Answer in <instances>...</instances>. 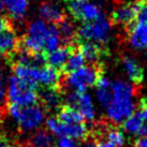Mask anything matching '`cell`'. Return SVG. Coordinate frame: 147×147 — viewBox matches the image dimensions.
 Returning a JSON list of instances; mask_svg holds the SVG:
<instances>
[{
  "mask_svg": "<svg viewBox=\"0 0 147 147\" xmlns=\"http://www.w3.org/2000/svg\"><path fill=\"white\" fill-rule=\"evenodd\" d=\"M102 75H104L103 65H86L75 72L62 75L60 87L62 92H65L67 88L85 92L86 88L97 85V82Z\"/></svg>",
  "mask_w": 147,
  "mask_h": 147,
  "instance_id": "cell-1",
  "label": "cell"
},
{
  "mask_svg": "<svg viewBox=\"0 0 147 147\" xmlns=\"http://www.w3.org/2000/svg\"><path fill=\"white\" fill-rule=\"evenodd\" d=\"M44 112L39 103L32 105L8 104V113L16 120L18 128L22 130H32L38 128L44 119Z\"/></svg>",
  "mask_w": 147,
  "mask_h": 147,
  "instance_id": "cell-2",
  "label": "cell"
},
{
  "mask_svg": "<svg viewBox=\"0 0 147 147\" xmlns=\"http://www.w3.org/2000/svg\"><path fill=\"white\" fill-rule=\"evenodd\" d=\"M49 26L41 20L29 23L27 26V33L20 38V45L31 53L45 52L44 44L49 33Z\"/></svg>",
  "mask_w": 147,
  "mask_h": 147,
  "instance_id": "cell-3",
  "label": "cell"
},
{
  "mask_svg": "<svg viewBox=\"0 0 147 147\" xmlns=\"http://www.w3.org/2000/svg\"><path fill=\"white\" fill-rule=\"evenodd\" d=\"M8 102L18 104V105H32L37 104L38 94L37 89L28 83L16 78L15 75L9 80L8 87Z\"/></svg>",
  "mask_w": 147,
  "mask_h": 147,
  "instance_id": "cell-4",
  "label": "cell"
},
{
  "mask_svg": "<svg viewBox=\"0 0 147 147\" xmlns=\"http://www.w3.org/2000/svg\"><path fill=\"white\" fill-rule=\"evenodd\" d=\"M111 23L105 17H102L94 23L83 24L78 29V42H98L105 44L109 41L111 31Z\"/></svg>",
  "mask_w": 147,
  "mask_h": 147,
  "instance_id": "cell-5",
  "label": "cell"
},
{
  "mask_svg": "<svg viewBox=\"0 0 147 147\" xmlns=\"http://www.w3.org/2000/svg\"><path fill=\"white\" fill-rule=\"evenodd\" d=\"M46 127L52 133L58 135L59 138H71V139L89 140V127L84 123L67 125L59 121L56 117H49L46 120Z\"/></svg>",
  "mask_w": 147,
  "mask_h": 147,
  "instance_id": "cell-6",
  "label": "cell"
},
{
  "mask_svg": "<svg viewBox=\"0 0 147 147\" xmlns=\"http://www.w3.org/2000/svg\"><path fill=\"white\" fill-rule=\"evenodd\" d=\"M68 9L72 16L84 24L96 22L104 17L102 11L97 3L89 0H71L68 2Z\"/></svg>",
  "mask_w": 147,
  "mask_h": 147,
  "instance_id": "cell-7",
  "label": "cell"
},
{
  "mask_svg": "<svg viewBox=\"0 0 147 147\" xmlns=\"http://www.w3.org/2000/svg\"><path fill=\"white\" fill-rule=\"evenodd\" d=\"M139 0H133L126 3H117V7L111 14L110 22L114 25H123V28L134 23L139 10Z\"/></svg>",
  "mask_w": 147,
  "mask_h": 147,
  "instance_id": "cell-8",
  "label": "cell"
},
{
  "mask_svg": "<svg viewBox=\"0 0 147 147\" xmlns=\"http://www.w3.org/2000/svg\"><path fill=\"white\" fill-rule=\"evenodd\" d=\"M78 49L89 65H103V61L110 58L109 49L94 42H80Z\"/></svg>",
  "mask_w": 147,
  "mask_h": 147,
  "instance_id": "cell-9",
  "label": "cell"
},
{
  "mask_svg": "<svg viewBox=\"0 0 147 147\" xmlns=\"http://www.w3.org/2000/svg\"><path fill=\"white\" fill-rule=\"evenodd\" d=\"M135 105L132 99H113V101L107 106L109 120L113 123H121L128 117L134 113Z\"/></svg>",
  "mask_w": 147,
  "mask_h": 147,
  "instance_id": "cell-10",
  "label": "cell"
},
{
  "mask_svg": "<svg viewBox=\"0 0 147 147\" xmlns=\"http://www.w3.org/2000/svg\"><path fill=\"white\" fill-rule=\"evenodd\" d=\"M38 102L45 112L56 110L62 105L63 92L60 89L52 87H40L37 89Z\"/></svg>",
  "mask_w": 147,
  "mask_h": 147,
  "instance_id": "cell-11",
  "label": "cell"
},
{
  "mask_svg": "<svg viewBox=\"0 0 147 147\" xmlns=\"http://www.w3.org/2000/svg\"><path fill=\"white\" fill-rule=\"evenodd\" d=\"M127 40L135 49H144L147 47V25L142 23H132L125 27Z\"/></svg>",
  "mask_w": 147,
  "mask_h": 147,
  "instance_id": "cell-12",
  "label": "cell"
},
{
  "mask_svg": "<svg viewBox=\"0 0 147 147\" xmlns=\"http://www.w3.org/2000/svg\"><path fill=\"white\" fill-rule=\"evenodd\" d=\"M39 14L44 21L54 25H57L67 17L61 7H59L56 2H53L51 0H44L40 4Z\"/></svg>",
  "mask_w": 147,
  "mask_h": 147,
  "instance_id": "cell-13",
  "label": "cell"
},
{
  "mask_svg": "<svg viewBox=\"0 0 147 147\" xmlns=\"http://www.w3.org/2000/svg\"><path fill=\"white\" fill-rule=\"evenodd\" d=\"M55 26L63 46H78L75 45L78 43V28L68 17Z\"/></svg>",
  "mask_w": 147,
  "mask_h": 147,
  "instance_id": "cell-14",
  "label": "cell"
},
{
  "mask_svg": "<svg viewBox=\"0 0 147 147\" xmlns=\"http://www.w3.org/2000/svg\"><path fill=\"white\" fill-rule=\"evenodd\" d=\"M20 38L15 33L14 26L8 27L0 31V54L7 56L18 47Z\"/></svg>",
  "mask_w": 147,
  "mask_h": 147,
  "instance_id": "cell-15",
  "label": "cell"
},
{
  "mask_svg": "<svg viewBox=\"0 0 147 147\" xmlns=\"http://www.w3.org/2000/svg\"><path fill=\"white\" fill-rule=\"evenodd\" d=\"M121 59L129 78L133 82L134 85L139 86L144 81V69L142 68V65L134 58L128 55H123Z\"/></svg>",
  "mask_w": 147,
  "mask_h": 147,
  "instance_id": "cell-16",
  "label": "cell"
},
{
  "mask_svg": "<svg viewBox=\"0 0 147 147\" xmlns=\"http://www.w3.org/2000/svg\"><path fill=\"white\" fill-rule=\"evenodd\" d=\"M78 46H61L59 49H56L55 51L47 53V65H52L58 70H61L65 61L68 60L70 55L73 53V51Z\"/></svg>",
  "mask_w": 147,
  "mask_h": 147,
  "instance_id": "cell-17",
  "label": "cell"
},
{
  "mask_svg": "<svg viewBox=\"0 0 147 147\" xmlns=\"http://www.w3.org/2000/svg\"><path fill=\"white\" fill-rule=\"evenodd\" d=\"M57 115L55 116L56 118L67 125H75V123H84L85 118L83 117V115L76 111L75 109L67 104H62L57 111Z\"/></svg>",
  "mask_w": 147,
  "mask_h": 147,
  "instance_id": "cell-18",
  "label": "cell"
},
{
  "mask_svg": "<svg viewBox=\"0 0 147 147\" xmlns=\"http://www.w3.org/2000/svg\"><path fill=\"white\" fill-rule=\"evenodd\" d=\"M54 139L46 130H38L34 134L30 135L21 147H54Z\"/></svg>",
  "mask_w": 147,
  "mask_h": 147,
  "instance_id": "cell-19",
  "label": "cell"
},
{
  "mask_svg": "<svg viewBox=\"0 0 147 147\" xmlns=\"http://www.w3.org/2000/svg\"><path fill=\"white\" fill-rule=\"evenodd\" d=\"M113 89V99H132L138 92V86L131 85L123 81H116L112 85Z\"/></svg>",
  "mask_w": 147,
  "mask_h": 147,
  "instance_id": "cell-20",
  "label": "cell"
},
{
  "mask_svg": "<svg viewBox=\"0 0 147 147\" xmlns=\"http://www.w3.org/2000/svg\"><path fill=\"white\" fill-rule=\"evenodd\" d=\"M74 109L78 111L83 115V117L90 123L94 119V109L92 105V101L89 94H87L86 92H81L78 103Z\"/></svg>",
  "mask_w": 147,
  "mask_h": 147,
  "instance_id": "cell-21",
  "label": "cell"
},
{
  "mask_svg": "<svg viewBox=\"0 0 147 147\" xmlns=\"http://www.w3.org/2000/svg\"><path fill=\"white\" fill-rule=\"evenodd\" d=\"M10 14V18L22 21L26 15L28 1L27 0H3Z\"/></svg>",
  "mask_w": 147,
  "mask_h": 147,
  "instance_id": "cell-22",
  "label": "cell"
},
{
  "mask_svg": "<svg viewBox=\"0 0 147 147\" xmlns=\"http://www.w3.org/2000/svg\"><path fill=\"white\" fill-rule=\"evenodd\" d=\"M85 59L83 57V55L80 53L78 49H76L73 51V53L70 55V57L68 58V60L65 61V63L63 65V67L61 68V73L62 74H70L72 72L78 71V69H81L84 65Z\"/></svg>",
  "mask_w": 147,
  "mask_h": 147,
  "instance_id": "cell-23",
  "label": "cell"
},
{
  "mask_svg": "<svg viewBox=\"0 0 147 147\" xmlns=\"http://www.w3.org/2000/svg\"><path fill=\"white\" fill-rule=\"evenodd\" d=\"M143 125H144L143 115H142L141 112H136V113H133L130 117H128L121 123V128H123V130L130 132V133L139 134Z\"/></svg>",
  "mask_w": 147,
  "mask_h": 147,
  "instance_id": "cell-24",
  "label": "cell"
},
{
  "mask_svg": "<svg viewBox=\"0 0 147 147\" xmlns=\"http://www.w3.org/2000/svg\"><path fill=\"white\" fill-rule=\"evenodd\" d=\"M60 42L59 39V34H58L57 28L55 25H51L49 28V33L46 36L45 39V44H44V49L46 53H51L58 47V44Z\"/></svg>",
  "mask_w": 147,
  "mask_h": 147,
  "instance_id": "cell-25",
  "label": "cell"
},
{
  "mask_svg": "<svg viewBox=\"0 0 147 147\" xmlns=\"http://www.w3.org/2000/svg\"><path fill=\"white\" fill-rule=\"evenodd\" d=\"M97 98L99 102L103 106H109L113 101V94L106 88H98L97 90Z\"/></svg>",
  "mask_w": 147,
  "mask_h": 147,
  "instance_id": "cell-26",
  "label": "cell"
},
{
  "mask_svg": "<svg viewBox=\"0 0 147 147\" xmlns=\"http://www.w3.org/2000/svg\"><path fill=\"white\" fill-rule=\"evenodd\" d=\"M139 10L136 14V20L139 23L147 25V0H139Z\"/></svg>",
  "mask_w": 147,
  "mask_h": 147,
  "instance_id": "cell-27",
  "label": "cell"
},
{
  "mask_svg": "<svg viewBox=\"0 0 147 147\" xmlns=\"http://www.w3.org/2000/svg\"><path fill=\"white\" fill-rule=\"evenodd\" d=\"M8 97L5 94L2 83L0 82V117H2L5 114V112H8Z\"/></svg>",
  "mask_w": 147,
  "mask_h": 147,
  "instance_id": "cell-28",
  "label": "cell"
},
{
  "mask_svg": "<svg viewBox=\"0 0 147 147\" xmlns=\"http://www.w3.org/2000/svg\"><path fill=\"white\" fill-rule=\"evenodd\" d=\"M58 147H78V143L71 138H60L57 142Z\"/></svg>",
  "mask_w": 147,
  "mask_h": 147,
  "instance_id": "cell-29",
  "label": "cell"
},
{
  "mask_svg": "<svg viewBox=\"0 0 147 147\" xmlns=\"http://www.w3.org/2000/svg\"><path fill=\"white\" fill-rule=\"evenodd\" d=\"M11 26H13V23L10 17L5 15H0V31Z\"/></svg>",
  "mask_w": 147,
  "mask_h": 147,
  "instance_id": "cell-30",
  "label": "cell"
},
{
  "mask_svg": "<svg viewBox=\"0 0 147 147\" xmlns=\"http://www.w3.org/2000/svg\"><path fill=\"white\" fill-rule=\"evenodd\" d=\"M139 112L142 113L144 119L147 120V99L143 98L140 100L139 102Z\"/></svg>",
  "mask_w": 147,
  "mask_h": 147,
  "instance_id": "cell-31",
  "label": "cell"
},
{
  "mask_svg": "<svg viewBox=\"0 0 147 147\" xmlns=\"http://www.w3.org/2000/svg\"><path fill=\"white\" fill-rule=\"evenodd\" d=\"M0 147H21L12 143L5 135H0Z\"/></svg>",
  "mask_w": 147,
  "mask_h": 147,
  "instance_id": "cell-32",
  "label": "cell"
},
{
  "mask_svg": "<svg viewBox=\"0 0 147 147\" xmlns=\"http://www.w3.org/2000/svg\"><path fill=\"white\" fill-rule=\"evenodd\" d=\"M133 147H147V138H140L134 142Z\"/></svg>",
  "mask_w": 147,
  "mask_h": 147,
  "instance_id": "cell-33",
  "label": "cell"
},
{
  "mask_svg": "<svg viewBox=\"0 0 147 147\" xmlns=\"http://www.w3.org/2000/svg\"><path fill=\"white\" fill-rule=\"evenodd\" d=\"M98 144V147H117L114 143H112L110 141H100V142H96Z\"/></svg>",
  "mask_w": 147,
  "mask_h": 147,
  "instance_id": "cell-34",
  "label": "cell"
},
{
  "mask_svg": "<svg viewBox=\"0 0 147 147\" xmlns=\"http://www.w3.org/2000/svg\"><path fill=\"white\" fill-rule=\"evenodd\" d=\"M83 147H98V144L96 143V142H91V143H88V144H86V145H84Z\"/></svg>",
  "mask_w": 147,
  "mask_h": 147,
  "instance_id": "cell-35",
  "label": "cell"
},
{
  "mask_svg": "<svg viewBox=\"0 0 147 147\" xmlns=\"http://www.w3.org/2000/svg\"><path fill=\"white\" fill-rule=\"evenodd\" d=\"M3 9H4V2H3V0H0V13L3 11Z\"/></svg>",
  "mask_w": 147,
  "mask_h": 147,
  "instance_id": "cell-36",
  "label": "cell"
},
{
  "mask_svg": "<svg viewBox=\"0 0 147 147\" xmlns=\"http://www.w3.org/2000/svg\"><path fill=\"white\" fill-rule=\"evenodd\" d=\"M63 1H65V2H69V1H71V0H63Z\"/></svg>",
  "mask_w": 147,
  "mask_h": 147,
  "instance_id": "cell-37",
  "label": "cell"
},
{
  "mask_svg": "<svg viewBox=\"0 0 147 147\" xmlns=\"http://www.w3.org/2000/svg\"><path fill=\"white\" fill-rule=\"evenodd\" d=\"M119 1H120V0H116V2H117V3H118Z\"/></svg>",
  "mask_w": 147,
  "mask_h": 147,
  "instance_id": "cell-38",
  "label": "cell"
},
{
  "mask_svg": "<svg viewBox=\"0 0 147 147\" xmlns=\"http://www.w3.org/2000/svg\"><path fill=\"white\" fill-rule=\"evenodd\" d=\"M0 75H1V68H0Z\"/></svg>",
  "mask_w": 147,
  "mask_h": 147,
  "instance_id": "cell-39",
  "label": "cell"
}]
</instances>
